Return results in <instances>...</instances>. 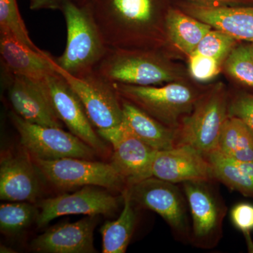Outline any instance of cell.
Listing matches in <instances>:
<instances>
[{
  "mask_svg": "<svg viewBox=\"0 0 253 253\" xmlns=\"http://www.w3.org/2000/svg\"><path fill=\"white\" fill-rule=\"evenodd\" d=\"M67 28L66 49L54 58L63 71L83 77L94 72L109 46L101 36L86 0L71 1L61 10Z\"/></svg>",
  "mask_w": 253,
  "mask_h": 253,
  "instance_id": "1",
  "label": "cell"
},
{
  "mask_svg": "<svg viewBox=\"0 0 253 253\" xmlns=\"http://www.w3.org/2000/svg\"><path fill=\"white\" fill-rule=\"evenodd\" d=\"M101 36L110 48L127 49L136 33L156 21L163 0H86Z\"/></svg>",
  "mask_w": 253,
  "mask_h": 253,
  "instance_id": "2",
  "label": "cell"
},
{
  "mask_svg": "<svg viewBox=\"0 0 253 253\" xmlns=\"http://www.w3.org/2000/svg\"><path fill=\"white\" fill-rule=\"evenodd\" d=\"M118 94L165 126L176 129L199 98L184 84L136 86L113 83Z\"/></svg>",
  "mask_w": 253,
  "mask_h": 253,
  "instance_id": "3",
  "label": "cell"
},
{
  "mask_svg": "<svg viewBox=\"0 0 253 253\" xmlns=\"http://www.w3.org/2000/svg\"><path fill=\"white\" fill-rule=\"evenodd\" d=\"M225 93L215 89L201 96L176 129V146H191L204 156L217 147L228 112Z\"/></svg>",
  "mask_w": 253,
  "mask_h": 253,
  "instance_id": "4",
  "label": "cell"
},
{
  "mask_svg": "<svg viewBox=\"0 0 253 253\" xmlns=\"http://www.w3.org/2000/svg\"><path fill=\"white\" fill-rule=\"evenodd\" d=\"M40 174L59 190L67 191L86 186L123 192L126 183L110 163L77 158L57 160L33 158Z\"/></svg>",
  "mask_w": 253,
  "mask_h": 253,
  "instance_id": "5",
  "label": "cell"
},
{
  "mask_svg": "<svg viewBox=\"0 0 253 253\" xmlns=\"http://www.w3.org/2000/svg\"><path fill=\"white\" fill-rule=\"evenodd\" d=\"M126 189L134 204L162 217L176 239L190 241L189 206L184 191L176 184L151 176Z\"/></svg>",
  "mask_w": 253,
  "mask_h": 253,
  "instance_id": "6",
  "label": "cell"
},
{
  "mask_svg": "<svg viewBox=\"0 0 253 253\" xmlns=\"http://www.w3.org/2000/svg\"><path fill=\"white\" fill-rule=\"evenodd\" d=\"M214 181L181 183L192 221L189 242L200 249H213L222 237L226 207L212 186Z\"/></svg>",
  "mask_w": 253,
  "mask_h": 253,
  "instance_id": "7",
  "label": "cell"
},
{
  "mask_svg": "<svg viewBox=\"0 0 253 253\" xmlns=\"http://www.w3.org/2000/svg\"><path fill=\"white\" fill-rule=\"evenodd\" d=\"M9 118L20 136V141L33 158L57 160L77 158L94 160L98 153L73 133L62 128L28 122L14 111Z\"/></svg>",
  "mask_w": 253,
  "mask_h": 253,
  "instance_id": "8",
  "label": "cell"
},
{
  "mask_svg": "<svg viewBox=\"0 0 253 253\" xmlns=\"http://www.w3.org/2000/svg\"><path fill=\"white\" fill-rule=\"evenodd\" d=\"M94 72L111 83L136 86H155L173 78L154 54L119 48L109 47Z\"/></svg>",
  "mask_w": 253,
  "mask_h": 253,
  "instance_id": "9",
  "label": "cell"
},
{
  "mask_svg": "<svg viewBox=\"0 0 253 253\" xmlns=\"http://www.w3.org/2000/svg\"><path fill=\"white\" fill-rule=\"evenodd\" d=\"M56 71L68 82L81 100L96 130L114 127L123 123L121 98L113 83L94 71L83 77H74L61 70L56 63Z\"/></svg>",
  "mask_w": 253,
  "mask_h": 253,
  "instance_id": "10",
  "label": "cell"
},
{
  "mask_svg": "<svg viewBox=\"0 0 253 253\" xmlns=\"http://www.w3.org/2000/svg\"><path fill=\"white\" fill-rule=\"evenodd\" d=\"M1 82L14 112L28 122L62 128L53 106L46 82L42 83L3 71Z\"/></svg>",
  "mask_w": 253,
  "mask_h": 253,
  "instance_id": "11",
  "label": "cell"
},
{
  "mask_svg": "<svg viewBox=\"0 0 253 253\" xmlns=\"http://www.w3.org/2000/svg\"><path fill=\"white\" fill-rule=\"evenodd\" d=\"M99 187L86 186L73 194L60 195L41 201L36 224L42 227L56 218L69 214L113 215L119 208L120 199Z\"/></svg>",
  "mask_w": 253,
  "mask_h": 253,
  "instance_id": "12",
  "label": "cell"
},
{
  "mask_svg": "<svg viewBox=\"0 0 253 253\" xmlns=\"http://www.w3.org/2000/svg\"><path fill=\"white\" fill-rule=\"evenodd\" d=\"M96 131L112 145L111 164L126 180V186L149 177L150 168L157 151L134 136L123 123Z\"/></svg>",
  "mask_w": 253,
  "mask_h": 253,
  "instance_id": "13",
  "label": "cell"
},
{
  "mask_svg": "<svg viewBox=\"0 0 253 253\" xmlns=\"http://www.w3.org/2000/svg\"><path fill=\"white\" fill-rule=\"evenodd\" d=\"M46 84L51 102L58 117L71 133L105 155L107 146L89 121L81 100L68 82L56 71L46 78Z\"/></svg>",
  "mask_w": 253,
  "mask_h": 253,
  "instance_id": "14",
  "label": "cell"
},
{
  "mask_svg": "<svg viewBox=\"0 0 253 253\" xmlns=\"http://www.w3.org/2000/svg\"><path fill=\"white\" fill-rule=\"evenodd\" d=\"M151 176L173 184L190 181H215L206 156L185 145L156 151L150 168L149 177Z\"/></svg>",
  "mask_w": 253,
  "mask_h": 253,
  "instance_id": "15",
  "label": "cell"
},
{
  "mask_svg": "<svg viewBox=\"0 0 253 253\" xmlns=\"http://www.w3.org/2000/svg\"><path fill=\"white\" fill-rule=\"evenodd\" d=\"M38 174L39 171L26 149L1 154L0 199L9 202H36L41 192Z\"/></svg>",
  "mask_w": 253,
  "mask_h": 253,
  "instance_id": "16",
  "label": "cell"
},
{
  "mask_svg": "<svg viewBox=\"0 0 253 253\" xmlns=\"http://www.w3.org/2000/svg\"><path fill=\"white\" fill-rule=\"evenodd\" d=\"M97 216L57 224L32 241L31 249L41 253H94V231Z\"/></svg>",
  "mask_w": 253,
  "mask_h": 253,
  "instance_id": "17",
  "label": "cell"
},
{
  "mask_svg": "<svg viewBox=\"0 0 253 253\" xmlns=\"http://www.w3.org/2000/svg\"><path fill=\"white\" fill-rule=\"evenodd\" d=\"M0 55L1 70L14 76L44 83L56 72L54 58L49 52L31 49L9 34L0 33Z\"/></svg>",
  "mask_w": 253,
  "mask_h": 253,
  "instance_id": "18",
  "label": "cell"
},
{
  "mask_svg": "<svg viewBox=\"0 0 253 253\" xmlns=\"http://www.w3.org/2000/svg\"><path fill=\"white\" fill-rule=\"evenodd\" d=\"M183 11L236 40L253 42V4L226 5L189 2Z\"/></svg>",
  "mask_w": 253,
  "mask_h": 253,
  "instance_id": "19",
  "label": "cell"
},
{
  "mask_svg": "<svg viewBox=\"0 0 253 253\" xmlns=\"http://www.w3.org/2000/svg\"><path fill=\"white\" fill-rule=\"evenodd\" d=\"M121 102L123 124L134 136L156 151H165L175 147V129L165 126L123 98Z\"/></svg>",
  "mask_w": 253,
  "mask_h": 253,
  "instance_id": "20",
  "label": "cell"
},
{
  "mask_svg": "<svg viewBox=\"0 0 253 253\" xmlns=\"http://www.w3.org/2000/svg\"><path fill=\"white\" fill-rule=\"evenodd\" d=\"M214 180L228 188L253 197V162L233 159L214 150L206 156Z\"/></svg>",
  "mask_w": 253,
  "mask_h": 253,
  "instance_id": "21",
  "label": "cell"
},
{
  "mask_svg": "<svg viewBox=\"0 0 253 253\" xmlns=\"http://www.w3.org/2000/svg\"><path fill=\"white\" fill-rule=\"evenodd\" d=\"M168 38L183 53L191 56L211 26L196 19L180 9H168L166 17Z\"/></svg>",
  "mask_w": 253,
  "mask_h": 253,
  "instance_id": "22",
  "label": "cell"
},
{
  "mask_svg": "<svg viewBox=\"0 0 253 253\" xmlns=\"http://www.w3.org/2000/svg\"><path fill=\"white\" fill-rule=\"evenodd\" d=\"M123 209L115 221H106L100 229L103 253H124L135 229L136 214L127 190L122 192Z\"/></svg>",
  "mask_w": 253,
  "mask_h": 253,
  "instance_id": "23",
  "label": "cell"
},
{
  "mask_svg": "<svg viewBox=\"0 0 253 253\" xmlns=\"http://www.w3.org/2000/svg\"><path fill=\"white\" fill-rule=\"evenodd\" d=\"M214 150L237 161L253 162V132L242 120L229 116Z\"/></svg>",
  "mask_w": 253,
  "mask_h": 253,
  "instance_id": "24",
  "label": "cell"
},
{
  "mask_svg": "<svg viewBox=\"0 0 253 253\" xmlns=\"http://www.w3.org/2000/svg\"><path fill=\"white\" fill-rule=\"evenodd\" d=\"M39 210L31 203L12 202L0 205V230L2 234H14L36 221Z\"/></svg>",
  "mask_w": 253,
  "mask_h": 253,
  "instance_id": "25",
  "label": "cell"
},
{
  "mask_svg": "<svg viewBox=\"0 0 253 253\" xmlns=\"http://www.w3.org/2000/svg\"><path fill=\"white\" fill-rule=\"evenodd\" d=\"M0 33L9 34L28 47L42 51L30 38L16 0H0Z\"/></svg>",
  "mask_w": 253,
  "mask_h": 253,
  "instance_id": "26",
  "label": "cell"
},
{
  "mask_svg": "<svg viewBox=\"0 0 253 253\" xmlns=\"http://www.w3.org/2000/svg\"><path fill=\"white\" fill-rule=\"evenodd\" d=\"M224 68L231 78L253 89V58L247 44L235 46L226 58Z\"/></svg>",
  "mask_w": 253,
  "mask_h": 253,
  "instance_id": "27",
  "label": "cell"
},
{
  "mask_svg": "<svg viewBox=\"0 0 253 253\" xmlns=\"http://www.w3.org/2000/svg\"><path fill=\"white\" fill-rule=\"evenodd\" d=\"M236 41L224 32L211 30L200 42L194 53L209 56L221 63L235 47Z\"/></svg>",
  "mask_w": 253,
  "mask_h": 253,
  "instance_id": "28",
  "label": "cell"
},
{
  "mask_svg": "<svg viewBox=\"0 0 253 253\" xmlns=\"http://www.w3.org/2000/svg\"><path fill=\"white\" fill-rule=\"evenodd\" d=\"M220 64L217 60L198 53L189 56L190 73L198 81H208L215 77L220 71Z\"/></svg>",
  "mask_w": 253,
  "mask_h": 253,
  "instance_id": "29",
  "label": "cell"
},
{
  "mask_svg": "<svg viewBox=\"0 0 253 253\" xmlns=\"http://www.w3.org/2000/svg\"><path fill=\"white\" fill-rule=\"evenodd\" d=\"M231 220L236 229L244 234L249 251L253 253V243L251 234L253 231V205L240 203L231 209Z\"/></svg>",
  "mask_w": 253,
  "mask_h": 253,
  "instance_id": "30",
  "label": "cell"
},
{
  "mask_svg": "<svg viewBox=\"0 0 253 253\" xmlns=\"http://www.w3.org/2000/svg\"><path fill=\"white\" fill-rule=\"evenodd\" d=\"M228 112L229 116L242 120L253 134V94H241L236 96L229 103Z\"/></svg>",
  "mask_w": 253,
  "mask_h": 253,
  "instance_id": "31",
  "label": "cell"
},
{
  "mask_svg": "<svg viewBox=\"0 0 253 253\" xmlns=\"http://www.w3.org/2000/svg\"><path fill=\"white\" fill-rule=\"evenodd\" d=\"M29 7L31 10H60L62 9L65 4L71 1L79 0H28Z\"/></svg>",
  "mask_w": 253,
  "mask_h": 253,
  "instance_id": "32",
  "label": "cell"
},
{
  "mask_svg": "<svg viewBox=\"0 0 253 253\" xmlns=\"http://www.w3.org/2000/svg\"><path fill=\"white\" fill-rule=\"evenodd\" d=\"M192 2L204 3V4H212V3H230L240 5L253 4V0H189Z\"/></svg>",
  "mask_w": 253,
  "mask_h": 253,
  "instance_id": "33",
  "label": "cell"
},
{
  "mask_svg": "<svg viewBox=\"0 0 253 253\" xmlns=\"http://www.w3.org/2000/svg\"><path fill=\"white\" fill-rule=\"evenodd\" d=\"M0 252L1 253H16V251L14 249H11V248L1 245V246H0Z\"/></svg>",
  "mask_w": 253,
  "mask_h": 253,
  "instance_id": "34",
  "label": "cell"
},
{
  "mask_svg": "<svg viewBox=\"0 0 253 253\" xmlns=\"http://www.w3.org/2000/svg\"><path fill=\"white\" fill-rule=\"evenodd\" d=\"M248 47H249V49L250 52H251V55H252L253 58V42H251L250 44H247Z\"/></svg>",
  "mask_w": 253,
  "mask_h": 253,
  "instance_id": "35",
  "label": "cell"
}]
</instances>
